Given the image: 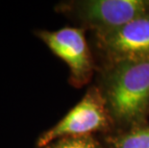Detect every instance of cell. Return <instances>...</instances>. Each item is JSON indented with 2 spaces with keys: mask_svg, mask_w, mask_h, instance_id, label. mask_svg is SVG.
<instances>
[{
  "mask_svg": "<svg viewBox=\"0 0 149 148\" xmlns=\"http://www.w3.org/2000/svg\"><path fill=\"white\" fill-rule=\"evenodd\" d=\"M103 96L117 123H143L149 112V60L112 63L103 82Z\"/></svg>",
  "mask_w": 149,
  "mask_h": 148,
  "instance_id": "6da1fadb",
  "label": "cell"
},
{
  "mask_svg": "<svg viewBox=\"0 0 149 148\" xmlns=\"http://www.w3.org/2000/svg\"><path fill=\"white\" fill-rule=\"evenodd\" d=\"M112 119L103 94L93 89L54 127L43 133L37 144L43 148L63 138L91 136L93 132L109 128Z\"/></svg>",
  "mask_w": 149,
  "mask_h": 148,
  "instance_id": "7a4b0ae2",
  "label": "cell"
},
{
  "mask_svg": "<svg viewBox=\"0 0 149 148\" xmlns=\"http://www.w3.org/2000/svg\"><path fill=\"white\" fill-rule=\"evenodd\" d=\"M65 7L95 34L116 29L149 15V0H84L71 2Z\"/></svg>",
  "mask_w": 149,
  "mask_h": 148,
  "instance_id": "3957f363",
  "label": "cell"
},
{
  "mask_svg": "<svg viewBox=\"0 0 149 148\" xmlns=\"http://www.w3.org/2000/svg\"><path fill=\"white\" fill-rule=\"evenodd\" d=\"M38 36L68 65L74 86L81 87L88 83L93 75V64L84 29L65 27L57 31H40Z\"/></svg>",
  "mask_w": 149,
  "mask_h": 148,
  "instance_id": "277c9868",
  "label": "cell"
},
{
  "mask_svg": "<svg viewBox=\"0 0 149 148\" xmlns=\"http://www.w3.org/2000/svg\"><path fill=\"white\" fill-rule=\"evenodd\" d=\"M95 37L98 48L112 63L149 60V15Z\"/></svg>",
  "mask_w": 149,
  "mask_h": 148,
  "instance_id": "5b68a950",
  "label": "cell"
},
{
  "mask_svg": "<svg viewBox=\"0 0 149 148\" xmlns=\"http://www.w3.org/2000/svg\"><path fill=\"white\" fill-rule=\"evenodd\" d=\"M108 141L112 148H149V126H137Z\"/></svg>",
  "mask_w": 149,
  "mask_h": 148,
  "instance_id": "8992f818",
  "label": "cell"
},
{
  "mask_svg": "<svg viewBox=\"0 0 149 148\" xmlns=\"http://www.w3.org/2000/svg\"><path fill=\"white\" fill-rule=\"evenodd\" d=\"M43 148H103L91 136L68 137L53 141Z\"/></svg>",
  "mask_w": 149,
  "mask_h": 148,
  "instance_id": "52a82bcc",
  "label": "cell"
}]
</instances>
